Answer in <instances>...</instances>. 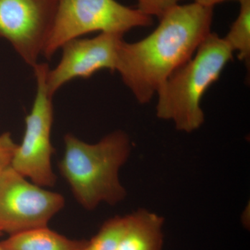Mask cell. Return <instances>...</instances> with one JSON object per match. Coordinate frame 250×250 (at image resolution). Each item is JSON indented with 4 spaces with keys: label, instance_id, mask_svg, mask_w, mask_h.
<instances>
[{
    "label": "cell",
    "instance_id": "9",
    "mask_svg": "<svg viewBox=\"0 0 250 250\" xmlns=\"http://www.w3.org/2000/svg\"><path fill=\"white\" fill-rule=\"evenodd\" d=\"M116 250H161L164 218L145 208L133 212Z\"/></svg>",
    "mask_w": 250,
    "mask_h": 250
},
{
    "label": "cell",
    "instance_id": "2",
    "mask_svg": "<svg viewBox=\"0 0 250 250\" xmlns=\"http://www.w3.org/2000/svg\"><path fill=\"white\" fill-rule=\"evenodd\" d=\"M63 141L59 170L83 208L93 210L103 203L115 206L126 198L119 174L132 150L127 134L117 130L95 143L67 134Z\"/></svg>",
    "mask_w": 250,
    "mask_h": 250
},
{
    "label": "cell",
    "instance_id": "12",
    "mask_svg": "<svg viewBox=\"0 0 250 250\" xmlns=\"http://www.w3.org/2000/svg\"><path fill=\"white\" fill-rule=\"evenodd\" d=\"M128 221V215L109 219L103 224L98 233L88 241L84 250H116Z\"/></svg>",
    "mask_w": 250,
    "mask_h": 250
},
{
    "label": "cell",
    "instance_id": "17",
    "mask_svg": "<svg viewBox=\"0 0 250 250\" xmlns=\"http://www.w3.org/2000/svg\"><path fill=\"white\" fill-rule=\"evenodd\" d=\"M1 233H2V232H1V231H0V234H1Z\"/></svg>",
    "mask_w": 250,
    "mask_h": 250
},
{
    "label": "cell",
    "instance_id": "15",
    "mask_svg": "<svg viewBox=\"0 0 250 250\" xmlns=\"http://www.w3.org/2000/svg\"><path fill=\"white\" fill-rule=\"evenodd\" d=\"M194 1H195L194 2L202 5V6L213 8V6H215V4H218L219 3H222L225 1H230V0H194ZM235 1H239L240 0H235Z\"/></svg>",
    "mask_w": 250,
    "mask_h": 250
},
{
    "label": "cell",
    "instance_id": "7",
    "mask_svg": "<svg viewBox=\"0 0 250 250\" xmlns=\"http://www.w3.org/2000/svg\"><path fill=\"white\" fill-rule=\"evenodd\" d=\"M59 0H0V39L8 41L31 67L39 63Z\"/></svg>",
    "mask_w": 250,
    "mask_h": 250
},
{
    "label": "cell",
    "instance_id": "3",
    "mask_svg": "<svg viewBox=\"0 0 250 250\" xmlns=\"http://www.w3.org/2000/svg\"><path fill=\"white\" fill-rule=\"evenodd\" d=\"M224 38L210 32L196 52L159 87L156 95V116L170 121L176 129L194 132L205 121L201 100L233 58Z\"/></svg>",
    "mask_w": 250,
    "mask_h": 250
},
{
    "label": "cell",
    "instance_id": "16",
    "mask_svg": "<svg viewBox=\"0 0 250 250\" xmlns=\"http://www.w3.org/2000/svg\"><path fill=\"white\" fill-rule=\"evenodd\" d=\"M0 250H6L4 247L1 246V243H0Z\"/></svg>",
    "mask_w": 250,
    "mask_h": 250
},
{
    "label": "cell",
    "instance_id": "4",
    "mask_svg": "<svg viewBox=\"0 0 250 250\" xmlns=\"http://www.w3.org/2000/svg\"><path fill=\"white\" fill-rule=\"evenodd\" d=\"M152 18L116 0H59L42 55L50 59L67 41L94 32L124 36L134 28L152 25Z\"/></svg>",
    "mask_w": 250,
    "mask_h": 250
},
{
    "label": "cell",
    "instance_id": "5",
    "mask_svg": "<svg viewBox=\"0 0 250 250\" xmlns=\"http://www.w3.org/2000/svg\"><path fill=\"white\" fill-rule=\"evenodd\" d=\"M36 80V93L30 113L25 118V131L21 144L16 146L11 167L33 183L42 187L55 185L57 177L52 168L54 152L51 141L54 119L52 98L46 85L49 70L47 63L33 67Z\"/></svg>",
    "mask_w": 250,
    "mask_h": 250
},
{
    "label": "cell",
    "instance_id": "10",
    "mask_svg": "<svg viewBox=\"0 0 250 250\" xmlns=\"http://www.w3.org/2000/svg\"><path fill=\"white\" fill-rule=\"evenodd\" d=\"M0 243L6 250H84L88 241L71 239L44 227L9 235Z\"/></svg>",
    "mask_w": 250,
    "mask_h": 250
},
{
    "label": "cell",
    "instance_id": "14",
    "mask_svg": "<svg viewBox=\"0 0 250 250\" xmlns=\"http://www.w3.org/2000/svg\"><path fill=\"white\" fill-rule=\"evenodd\" d=\"M16 146L17 144L9 132L0 134V179L6 170L11 167Z\"/></svg>",
    "mask_w": 250,
    "mask_h": 250
},
{
    "label": "cell",
    "instance_id": "13",
    "mask_svg": "<svg viewBox=\"0 0 250 250\" xmlns=\"http://www.w3.org/2000/svg\"><path fill=\"white\" fill-rule=\"evenodd\" d=\"M138 9L147 16H156L161 19L181 0H137Z\"/></svg>",
    "mask_w": 250,
    "mask_h": 250
},
{
    "label": "cell",
    "instance_id": "8",
    "mask_svg": "<svg viewBox=\"0 0 250 250\" xmlns=\"http://www.w3.org/2000/svg\"><path fill=\"white\" fill-rule=\"evenodd\" d=\"M123 36L100 33L93 39H77L62 45V57L58 65L48 70L46 85L49 95L67 82L77 78L88 79L104 69L116 71L118 49Z\"/></svg>",
    "mask_w": 250,
    "mask_h": 250
},
{
    "label": "cell",
    "instance_id": "11",
    "mask_svg": "<svg viewBox=\"0 0 250 250\" xmlns=\"http://www.w3.org/2000/svg\"><path fill=\"white\" fill-rule=\"evenodd\" d=\"M240 12L224 38L233 52H238L241 62L250 65V0H240Z\"/></svg>",
    "mask_w": 250,
    "mask_h": 250
},
{
    "label": "cell",
    "instance_id": "1",
    "mask_svg": "<svg viewBox=\"0 0 250 250\" xmlns=\"http://www.w3.org/2000/svg\"><path fill=\"white\" fill-rule=\"evenodd\" d=\"M213 17V8L177 4L147 37L121 41L116 71L140 104L149 103L164 82L191 59L211 32Z\"/></svg>",
    "mask_w": 250,
    "mask_h": 250
},
{
    "label": "cell",
    "instance_id": "6",
    "mask_svg": "<svg viewBox=\"0 0 250 250\" xmlns=\"http://www.w3.org/2000/svg\"><path fill=\"white\" fill-rule=\"evenodd\" d=\"M65 204L62 194L33 183L11 166L0 179V231L12 235L47 227Z\"/></svg>",
    "mask_w": 250,
    "mask_h": 250
}]
</instances>
